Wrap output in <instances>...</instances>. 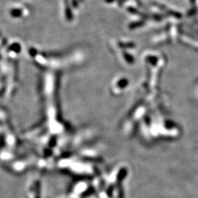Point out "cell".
<instances>
[{
	"label": "cell",
	"mask_w": 198,
	"mask_h": 198,
	"mask_svg": "<svg viewBox=\"0 0 198 198\" xmlns=\"http://www.w3.org/2000/svg\"><path fill=\"white\" fill-rule=\"evenodd\" d=\"M7 15L10 19L21 21L28 16L29 10L25 5L20 2H14L7 7Z\"/></svg>",
	"instance_id": "obj_1"
},
{
	"label": "cell",
	"mask_w": 198,
	"mask_h": 198,
	"mask_svg": "<svg viewBox=\"0 0 198 198\" xmlns=\"http://www.w3.org/2000/svg\"><path fill=\"white\" fill-rule=\"evenodd\" d=\"M37 198H39V197H37Z\"/></svg>",
	"instance_id": "obj_2"
}]
</instances>
